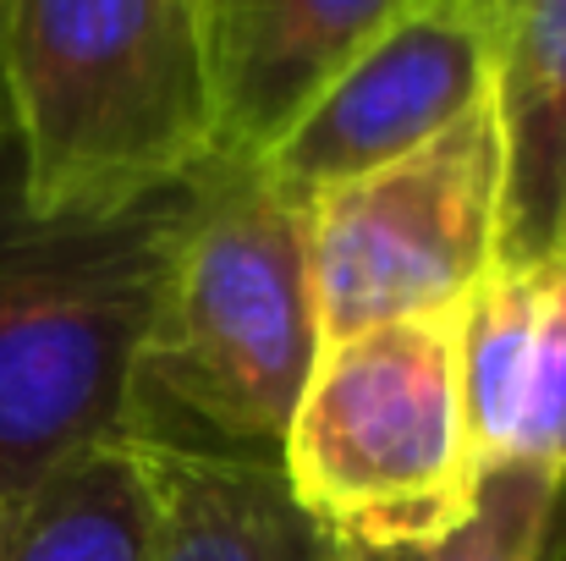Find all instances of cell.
<instances>
[{
  "mask_svg": "<svg viewBox=\"0 0 566 561\" xmlns=\"http://www.w3.org/2000/svg\"><path fill=\"white\" fill-rule=\"evenodd\" d=\"M0 534H6V507H0Z\"/></svg>",
  "mask_w": 566,
  "mask_h": 561,
  "instance_id": "obj_16",
  "label": "cell"
},
{
  "mask_svg": "<svg viewBox=\"0 0 566 561\" xmlns=\"http://www.w3.org/2000/svg\"><path fill=\"white\" fill-rule=\"evenodd\" d=\"M155 479L133 435L61 457L6 507L0 561H149Z\"/></svg>",
  "mask_w": 566,
  "mask_h": 561,
  "instance_id": "obj_11",
  "label": "cell"
},
{
  "mask_svg": "<svg viewBox=\"0 0 566 561\" xmlns=\"http://www.w3.org/2000/svg\"><path fill=\"white\" fill-rule=\"evenodd\" d=\"M495 0H407L253 160L286 198L379 172L495 89Z\"/></svg>",
  "mask_w": 566,
  "mask_h": 561,
  "instance_id": "obj_6",
  "label": "cell"
},
{
  "mask_svg": "<svg viewBox=\"0 0 566 561\" xmlns=\"http://www.w3.org/2000/svg\"><path fill=\"white\" fill-rule=\"evenodd\" d=\"M325 336L303 204L253 160H214L133 370L127 435L281 457Z\"/></svg>",
  "mask_w": 566,
  "mask_h": 561,
  "instance_id": "obj_3",
  "label": "cell"
},
{
  "mask_svg": "<svg viewBox=\"0 0 566 561\" xmlns=\"http://www.w3.org/2000/svg\"><path fill=\"white\" fill-rule=\"evenodd\" d=\"M297 507L342 551L451 534L479 501L462 309L325 342L281 440Z\"/></svg>",
  "mask_w": 566,
  "mask_h": 561,
  "instance_id": "obj_4",
  "label": "cell"
},
{
  "mask_svg": "<svg viewBox=\"0 0 566 561\" xmlns=\"http://www.w3.org/2000/svg\"><path fill=\"white\" fill-rule=\"evenodd\" d=\"M495 122L506 149L501 264L556 253L566 198V0H495Z\"/></svg>",
  "mask_w": 566,
  "mask_h": 561,
  "instance_id": "obj_9",
  "label": "cell"
},
{
  "mask_svg": "<svg viewBox=\"0 0 566 561\" xmlns=\"http://www.w3.org/2000/svg\"><path fill=\"white\" fill-rule=\"evenodd\" d=\"M462 385L479 463H566V253L495 264L462 303Z\"/></svg>",
  "mask_w": 566,
  "mask_h": 561,
  "instance_id": "obj_7",
  "label": "cell"
},
{
  "mask_svg": "<svg viewBox=\"0 0 566 561\" xmlns=\"http://www.w3.org/2000/svg\"><path fill=\"white\" fill-rule=\"evenodd\" d=\"M138 440V435H133ZM155 479L149 561H325V529L297 507L281 457L138 440Z\"/></svg>",
  "mask_w": 566,
  "mask_h": 561,
  "instance_id": "obj_10",
  "label": "cell"
},
{
  "mask_svg": "<svg viewBox=\"0 0 566 561\" xmlns=\"http://www.w3.org/2000/svg\"><path fill=\"white\" fill-rule=\"evenodd\" d=\"M220 160H259L407 0H203Z\"/></svg>",
  "mask_w": 566,
  "mask_h": 561,
  "instance_id": "obj_8",
  "label": "cell"
},
{
  "mask_svg": "<svg viewBox=\"0 0 566 561\" xmlns=\"http://www.w3.org/2000/svg\"><path fill=\"white\" fill-rule=\"evenodd\" d=\"M0 72L44 215L127 209L220 160L203 0H0Z\"/></svg>",
  "mask_w": 566,
  "mask_h": 561,
  "instance_id": "obj_1",
  "label": "cell"
},
{
  "mask_svg": "<svg viewBox=\"0 0 566 561\" xmlns=\"http://www.w3.org/2000/svg\"><path fill=\"white\" fill-rule=\"evenodd\" d=\"M325 561H347V557H342V551H336V546H331V557H325Z\"/></svg>",
  "mask_w": 566,
  "mask_h": 561,
  "instance_id": "obj_15",
  "label": "cell"
},
{
  "mask_svg": "<svg viewBox=\"0 0 566 561\" xmlns=\"http://www.w3.org/2000/svg\"><path fill=\"white\" fill-rule=\"evenodd\" d=\"M556 253H566V198H562V231H556Z\"/></svg>",
  "mask_w": 566,
  "mask_h": 561,
  "instance_id": "obj_14",
  "label": "cell"
},
{
  "mask_svg": "<svg viewBox=\"0 0 566 561\" xmlns=\"http://www.w3.org/2000/svg\"><path fill=\"white\" fill-rule=\"evenodd\" d=\"M198 177L105 215H44L17 155H0V507L61 457L127 435L133 370Z\"/></svg>",
  "mask_w": 566,
  "mask_h": 561,
  "instance_id": "obj_2",
  "label": "cell"
},
{
  "mask_svg": "<svg viewBox=\"0 0 566 561\" xmlns=\"http://www.w3.org/2000/svg\"><path fill=\"white\" fill-rule=\"evenodd\" d=\"M0 155H11V105H6V72H0Z\"/></svg>",
  "mask_w": 566,
  "mask_h": 561,
  "instance_id": "obj_13",
  "label": "cell"
},
{
  "mask_svg": "<svg viewBox=\"0 0 566 561\" xmlns=\"http://www.w3.org/2000/svg\"><path fill=\"white\" fill-rule=\"evenodd\" d=\"M342 551V546H336ZM347 561H566V463H490L473 512L423 546L342 551Z\"/></svg>",
  "mask_w": 566,
  "mask_h": 561,
  "instance_id": "obj_12",
  "label": "cell"
},
{
  "mask_svg": "<svg viewBox=\"0 0 566 561\" xmlns=\"http://www.w3.org/2000/svg\"><path fill=\"white\" fill-rule=\"evenodd\" d=\"M501 187L506 149L484 100L423 149L303 198L319 336L462 309L501 264Z\"/></svg>",
  "mask_w": 566,
  "mask_h": 561,
  "instance_id": "obj_5",
  "label": "cell"
}]
</instances>
